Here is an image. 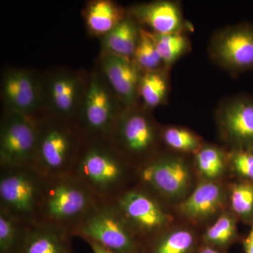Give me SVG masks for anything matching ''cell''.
<instances>
[{"label": "cell", "instance_id": "cell-31", "mask_svg": "<svg viewBox=\"0 0 253 253\" xmlns=\"http://www.w3.org/2000/svg\"><path fill=\"white\" fill-rule=\"evenodd\" d=\"M245 253H253V225L249 234L243 242Z\"/></svg>", "mask_w": 253, "mask_h": 253}, {"label": "cell", "instance_id": "cell-26", "mask_svg": "<svg viewBox=\"0 0 253 253\" xmlns=\"http://www.w3.org/2000/svg\"><path fill=\"white\" fill-rule=\"evenodd\" d=\"M31 226L0 208V253H19Z\"/></svg>", "mask_w": 253, "mask_h": 253}, {"label": "cell", "instance_id": "cell-30", "mask_svg": "<svg viewBox=\"0 0 253 253\" xmlns=\"http://www.w3.org/2000/svg\"><path fill=\"white\" fill-rule=\"evenodd\" d=\"M228 164L238 179L253 183V150H229Z\"/></svg>", "mask_w": 253, "mask_h": 253}, {"label": "cell", "instance_id": "cell-24", "mask_svg": "<svg viewBox=\"0 0 253 253\" xmlns=\"http://www.w3.org/2000/svg\"><path fill=\"white\" fill-rule=\"evenodd\" d=\"M161 144L166 151L184 155H194L204 144L202 138L184 126H167L161 127Z\"/></svg>", "mask_w": 253, "mask_h": 253}, {"label": "cell", "instance_id": "cell-2", "mask_svg": "<svg viewBox=\"0 0 253 253\" xmlns=\"http://www.w3.org/2000/svg\"><path fill=\"white\" fill-rule=\"evenodd\" d=\"M33 167L44 177L72 174L85 138L74 121L41 116Z\"/></svg>", "mask_w": 253, "mask_h": 253}, {"label": "cell", "instance_id": "cell-25", "mask_svg": "<svg viewBox=\"0 0 253 253\" xmlns=\"http://www.w3.org/2000/svg\"><path fill=\"white\" fill-rule=\"evenodd\" d=\"M237 222L235 215L226 210L205 231L204 244L219 250L227 249L239 239Z\"/></svg>", "mask_w": 253, "mask_h": 253}, {"label": "cell", "instance_id": "cell-18", "mask_svg": "<svg viewBox=\"0 0 253 253\" xmlns=\"http://www.w3.org/2000/svg\"><path fill=\"white\" fill-rule=\"evenodd\" d=\"M81 13L87 34L100 39L126 17L127 11L114 0H89Z\"/></svg>", "mask_w": 253, "mask_h": 253}, {"label": "cell", "instance_id": "cell-21", "mask_svg": "<svg viewBox=\"0 0 253 253\" xmlns=\"http://www.w3.org/2000/svg\"><path fill=\"white\" fill-rule=\"evenodd\" d=\"M197 243V236L193 229L171 226L145 244L142 253H192Z\"/></svg>", "mask_w": 253, "mask_h": 253}, {"label": "cell", "instance_id": "cell-22", "mask_svg": "<svg viewBox=\"0 0 253 253\" xmlns=\"http://www.w3.org/2000/svg\"><path fill=\"white\" fill-rule=\"evenodd\" d=\"M193 157L195 172L200 180L220 181L229 170L228 151L217 145L204 143Z\"/></svg>", "mask_w": 253, "mask_h": 253}, {"label": "cell", "instance_id": "cell-8", "mask_svg": "<svg viewBox=\"0 0 253 253\" xmlns=\"http://www.w3.org/2000/svg\"><path fill=\"white\" fill-rule=\"evenodd\" d=\"M88 71L56 66L42 72L40 117L51 116L75 122L85 93Z\"/></svg>", "mask_w": 253, "mask_h": 253}, {"label": "cell", "instance_id": "cell-9", "mask_svg": "<svg viewBox=\"0 0 253 253\" xmlns=\"http://www.w3.org/2000/svg\"><path fill=\"white\" fill-rule=\"evenodd\" d=\"M73 236L91 241L118 253H142L143 244L111 202L98 201Z\"/></svg>", "mask_w": 253, "mask_h": 253}, {"label": "cell", "instance_id": "cell-27", "mask_svg": "<svg viewBox=\"0 0 253 253\" xmlns=\"http://www.w3.org/2000/svg\"><path fill=\"white\" fill-rule=\"evenodd\" d=\"M229 211L238 220L253 225V183L239 180L231 183L227 189Z\"/></svg>", "mask_w": 253, "mask_h": 253}, {"label": "cell", "instance_id": "cell-10", "mask_svg": "<svg viewBox=\"0 0 253 253\" xmlns=\"http://www.w3.org/2000/svg\"><path fill=\"white\" fill-rule=\"evenodd\" d=\"M44 179L33 166L0 168V208L28 224H37Z\"/></svg>", "mask_w": 253, "mask_h": 253}, {"label": "cell", "instance_id": "cell-12", "mask_svg": "<svg viewBox=\"0 0 253 253\" xmlns=\"http://www.w3.org/2000/svg\"><path fill=\"white\" fill-rule=\"evenodd\" d=\"M213 62L231 74L253 69V25L240 23L214 33L208 46Z\"/></svg>", "mask_w": 253, "mask_h": 253}, {"label": "cell", "instance_id": "cell-13", "mask_svg": "<svg viewBox=\"0 0 253 253\" xmlns=\"http://www.w3.org/2000/svg\"><path fill=\"white\" fill-rule=\"evenodd\" d=\"M42 72L27 68L6 67L1 73V110L33 120L41 116Z\"/></svg>", "mask_w": 253, "mask_h": 253}, {"label": "cell", "instance_id": "cell-4", "mask_svg": "<svg viewBox=\"0 0 253 253\" xmlns=\"http://www.w3.org/2000/svg\"><path fill=\"white\" fill-rule=\"evenodd\" d=\"M161 127L153 111L139 104L121 113L109 139L128 163L139 169L163 151Z\"/></svg>", "mask_w": 253, "mask_h": 253}, {"label": "cell", "instance_id": "cell-29", "mask_svg": "<svg viewBox=\"0 0 253 253\" xmlns=\"http://www.w3.org/2000/svg\"><path fill=\"white\" fill-rule=\"evenodd\" d=\"M131 59L142 73L166 68L158 52L152 33L144 28H141L139 42Z\"/></svg>", "mask_w": 253, "mask_h": 253}, {"label": "cell", "instance_id": "cell-11", "mask_svg": "<svg viewBox=\"0 0 253 253\" xmlns=\"http://www.w3.org/2000/svg\"><path fill=\"white\" fill-rule=\"evenodd\" d=\"M38 130L36 120L1 110L0 117V168L33 166Z\"/></svg>", "mask_w": 253, "mask_h": 253}, {"label": "cell", "instance_id": "cell-17", "mask_svg": "<svg viewBox=\"0 0 253 253\" xmlns=\"http://www.w3.org/2000/svg\"><path fill=\"white\" fill-rule=\"evenodd\" d=\"M126 10L141 27L156 34L184 33L188 27L178 1L157 0L136 3Z\"/></svg>", "mask_w": 253, "mask_h": 253}, {"label": "cell", "instance_id": "cell-7", "mask_svg": "<svg viewBox=\"0 0 253 253\" xmlns=\"http://www.w3.org/2000/svg\"><path fill=\"white\" fill-rule=\"evenodd\" d=\"M143 246L172 226L173 216L168 204L136 183L111 201Z\"/></svg>", "mask_w": 253, "mask_h": 253}, {"label": "cell", "instance_id": "cell-15", "mask_svg": "<svg viewBox=\"0 0 253 253\" xmlns=\"http://www.w3.org/2000/svg\"><path fill=\"white\" fill-rule=\"evenodd\" d=\"M94 66L126 109L140 104L139 86L142 72L132 60L99 51Z\"/></svg>", "mask_w": 253, "mask_h": 253}, {"label": "cell", "instance_id": "cell-1", "mask_svg": "<svg viewBox=\"0 0 253 253\" xmlns=\"http://www.w3.org/2000/svg\"><path fill=\"white\" fill-rule=\"evenodd\" d=\"M136 171L107 139H85L73 174L96 199L111 202L136 183Z\"/></svg>", "mask_w": 253, "mask_h": 253}, {"label": "cell", "instance_id": "cell-28", "mask_svg": "<svg viewBox=\"0 0 253 253\" xmlns=\"http://www.w3.org/2000/svg\"><path fill=\"white\" fill-rule=\"evenodd\" d=\"M151 33L163 65L169 71L176 61L187 54L191 49V42L184 33L171 34Z\"/></svg>", "mask_w": 253, "mask_h": 253}, {"label": "cell", "instance_id": "cell-6", "mask_svg": "<svg viewBox=\"0 0 253 253\" xmlns=\"http://www.w3.org/2000/svg\"><path fill=\"white\" fill-rule=\"evenodd\" d=\"M126 108L98 68L88 71L87 84L75 123L85 139H109Z\"/></svg>", "mask_w": 253, "mask_h": 253}, {"label": "cell", "instance_id": "cell-19", "mask_svg": "<svg viewBox=\"0 0 253 253\" xmlns=\"http://www.w3.org/2000/svg\"><path fill=\"white\" fill-rule=\"evenodd\" d=\"M73 236L62 228L37 223L30 228L19 253H72Z\"/></svg>", "mask_w": 253, "mask_h": 253}, {"label": "cell", "instance_id": "cell-14", "mask_svg": "<svg viewBox=\"0 0 253 253\" xmlns=\"http://www.w3.org/2000/svg\"><path fill=\"white\" fill-rule=\"evenodd\" d=\"M219 137L229 150H253V97L236 95L223 100L215 112Z\"/></svg>", "mask_w": 253, "mask_h": 253}, {"label": "cell", "instance_id": "cell-33", "mask_svg": "<svg viewBox=\"0 0 253 253\" xmlns=\"http://www.w3.org/2000/svg\"><path fill=\"white\" fill-rule=\"evenodd\" d=\"M197 253H223L220 250L213 248L212 246L205 244L204 246L200 248Z\"/></svg>", "mask_w": 253, "mask_h": 253}, {"label": "cell", "instance_id": "cell-5", "mask_svg": "<svg viewBox=\"0 0 253 253\" xmlns=\"http://www.w3.org/2000/svg\"><path fill=\"white\" fill-rule=\"evenodd\" d=\"M193 163L184 155L163 151L136 171V183L166 204L177 205L194 189Z\"/></svg>", "mask_w": 253, "mask_h": 253}, {"label": "cell", "instance_id": "cell-32", "mask_svg": "<svg viewBox=\"0 0 253 253\" xmlns=\"http://www.w3.org/2000/svg\"><path fill=\"white\" fill-rule=\"evenodd\" d=\"M88 244H89V247L91 248V251L93 253H118L113 252V251H110V250L106 249V248L103 247L101 245L96 244L94 241H85Z\"/></svg>", "mask_w": 253, "mask_h": 253}, {"label": "cell", "instance_id": "cell-20", "mask_svg": "<svg viewBox=\"0 0 253 253\" xmlns=\"http://www.w3.org/2000/svg\"><path fill=\"white\" fill-rule=\"evenodd\" d=\"M141 28L135 18L127 12L118 26L100 38V51L131 59L139 42Z\"/></svg>", "mask_w": 253, "mask_h": 253}, {"label": "cell", "instance_id": "cell-3", "mask_svg": "<svg viewBox=\"0 0 253 253\" xmlns=\"http://www.w3.org/2000/svg\"><path fill=\"white\" fill-rule=\"evenodd\" d=\"M98 201L74 174L45 177L38 223L62 228L73 235Z\"/></svg>", "mask_w": 253, "mask_h": 253}, {"label": "cell", "instance_id": "cell-23", "mask_svg": "<svg viewBox=\"0 0 253 253\" xmlns=\"http://www.w3.org/2000/svg\"><path fill=\"white\" fill-rule=\"evenodd\" d=\"M169 92V71L166 69L142 73L139 83L140 104L153 111L167 103Z\"/></svg>", "mask_w": 253, "mask_h": 253}, {"label": "cell", "instance_id": "cell-16", "mask_svg": "<svg viewBox=\"0 0 253 253\" xmlns=\"http://www.w3.org/2000/svg\"><path fill=\"white\" fill-rule=\"evenodd\" d=\"M227 204V189L220 181L199 180L185 199L176 205V208L184 219L194 224H202L215 220L226 211Z\"/></svg>", "mask_w": 253, "mask_h": 253}]
</instances>
